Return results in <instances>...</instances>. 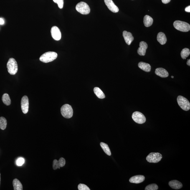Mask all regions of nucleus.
Here are the masks:
<instances>
[{
  "label": "nucleus",
  "mask_w": 190,
  "mask_h": 190,
  "mask_svg": "<svg viewBox=\"0 0 190 190\" xmlns=\"http://www.w3.org/2000/svg\"><path fill=\"white\" fill-rule=\"evenodd\" d=\"M7 67L9 73L12 75L17 73L18 70V64L16 60L13 58L9 59L7 63Z\"/></svg>",
  "instance_id": "nucleus-2"
},
{
  "label": "nucleus",
  "mask_w": 190,
  "mask_h": 190,
  "mask_svg": "<svg viewBox=\"0 0 190 190\" xmlns=\"http://www.w3.org/2000/svg\"><path fill=\"white\" fill-rule=\"evenodd\" d=\"M25 160L24 158H18L16 161V164L19 166H21L24 164Z\"/></svg>",
  "instance_id": "nucleus-30"
},
{
  "label": "nucleus",
  "mask_w": 190,
  "mask_h": 190,
  "mask_svg": "<svg viewBox=\"0 0 190 190\" xmlns=\"http://www.w3.org/2000/svg\"><path fill=\"white\" fill-rule=\"evenodd\" d=\"M104 2L107 8L112 12L114 13L118 12L119 8L114 3L112 0H104Z\"/></svg>",
  "instance_id": "nucleus-11"
},
{
  "label": "nucleus",
  "mask_w": 190,
  "mask_h": 190,
  "mask_svg": "<svg viewBox=\"0 0 190 190\" xmlns=\"http://www.w3.org/2000/svg\"><path fill=\"white\" fill-rule=\"evenodd\" d=\"M61 113L64 118L69 119L73 115V110L70 105L66 104L61 107Z\"/></svg>",
  "instance_id": "nucleus-4"
},
{
  "label": "nucleus",
  "mask_w": 190,
  "mask_h": 190,
  "mask_svg": "<svg viewBox=\"0 0 190 190\" xmlns=\"http://www.w3.org/2000/svg\"><path fill=\"white\" fill-rule=\"evenodd\" d=\"M162 156L158 153H151L146 157V160L149 162L157 163L161 161Z\"/></svg>",
  "instance_id": "nucleus-7"
},
{
  "label": "nucleus",
  "mask_w": 190,
  "mask_h": 190,
  "mask_svg": "<svg viewBox=\"0 0 190 190\" xmlns=\"http://www.w3.org/2000/svg\"><path fill=\"white\" fill-rule=\"evenodd\" d=\"M5 21L2 18H0V25H3L4 24Z\"/></svg>",
  "instance_id": "nucleus-33"
},
{
  "label": "nucleus",
  "mask_w": 190,
  "mask_h": 190,
  "mask_svg": "<svg viewBox=\"0 0 190 190\" xmlns=\"http://www.w3.org/2000/svg\"><path fill=\"white\" fill-rule=\"evenodd\" d=\"M76 9L78 12L83 15H87L90 12V8L88 5L86 3L82 1L77 4Z\"/></svg>",
  "instance_id": "nucleus-6"
},
{
  "label": "nucleus",
  "mask_w": 190,
  "mask_h": 190,
  "mask_svg": "<svg viewBox=\"0 0 190 190\" xmlns=\"http://www.w3.org/2000/svg\"><path fill=\"white\" fill-rule=\"evenodd\" d=\"M13 185L14 190H22L23 186L19 180L15 178L13 181Z\"/></svg>",
  "instance_id": "nucleus-21"
},
{
  "label": "nucleus",
  "mask_w": 190,
  "mask_h": 190,
  "mask_svg": "<svg viewBox=\"0 0 190 190\" xmlns=\"http://www.w3.org/2000/svg\"><path fill=\"white\" fill-rule=\"evenodd\" d=\"M138 67L144 71L146 72H150L151 70V66L149 64L146 63L141 62L139 63Z\"/></svg>",
  "instance_id": "nucleus-18"
},
{
  "label": "nucleus",
  "mask_w": 190,
  "mask_h": 190,
  "mask_svg": "<svg viewBox=\"0 0 190 190\" xmlns=\"http://www.w3.org/2000/svg\"><path fill=\"white\" fill-rule=\"evenodd\" d=\"M148 46L146 42L141 41L140 42V47L137 50L138 54L140 56H144L146 53Z\"/></svg>",
  "instance_id": "nucleus-13"
},
{
  "label": "nucleus",
  "mask_w": 190,
  "mask_h": 190,
  "mask_svg": "<svg viewBox=\"0 0 190 190\" xmlns=\"http://www.w3.org/2000/svg\"><path fill=\"white\" fill-rule=\"evenodd\" d=\"M132 117L134 121L138 124H143L146 121V119L144 115L140 112H133Z\"/></svg>",
  "instance_id": "nucleus-8"
},
{
  "label": "nucleus",
  "mask_w": 190,
  "mask_h": 190,
  "mask_svg": "<svg viewBox=\"0 0 190 190\" xmlns=\"http://www.w3.org/2000/svg\"><path fill=\"white\" fill-rule=\"evenodd\" d=\"M145 176L142 175H138L132 177L129 180L130 182L131 183H138L143 182L145 180Z\"/></svg>",
  "instance_id": "nucleus-15"
},
{
  "label": "nucleus",
  "mask_w": 190,
  "mask_h": 190,
  "mask_svg": "<svg viewBox=\"0 0 190 190\" xmlns=\"http://www.w3.org/2000/svg\"><path fill=\"white\" fill-rule=\"evenodd\" d=\"M144 24V26L146 27H149L151 26L153 22V18L150 17L149 16L146 15L144 18L143 20Z\"/></svg>",
  "instance_id": "nucleus-20"
},
{
  "label": "nucleus",
  "mask_w": 190,
  "mask_h": 190,
  "mask_svg": "<svg viewBox=\"0 0 190 190\" xmlns=\"http://www.w3.org/2000/svg\"><path fill=\"white\" fill-rule=\"evenodd\" d=\"M0 181H1V174H0Z\"/></svg>",
  "instance_id": "nucleus-36"
},
{
  "label": "nucleus",
  "mask_w": 190,
  "mask_h": 190,
  "mask_svg": "<svg viewBox=\"0 0 190 190\" xmlns=\"http://www.w3.org/2000/svg\"><path fill=\"white\" fill-rule=\"evenodd\" d=\"M173 77H173V76H171V78H173Z\"/></svg>",
  "instance_id": "nucleus-35"
},
{
  "label": "nucleus",
  "mask_w": 190,
  "mask_h": 190,
  "mask_svg": "<svg viewBox=\"0 0 190 190\" xmlns=\"http://www.w3.org/2000/svg\"><path fill=\"white\" fill-rule=\"evenodd\" d=\"M177 102L178 105L182 110L188 111L190 109V103L187 99L182 96L179 95L177 97Z\"/></svg>",
  "instance_id": "nucleus-5"
},
{
  "label": "nucleus",
  "mask_w": 190,
  "mask_h": 190,
  "mask_svg": "<svg viewBox=\"0 0 190 190\" xmlns=\"http://www.w3.org/2000/svg\"><path fill=\"white\" fill-rule=\"evenodd\" d=\"M94 93L97 96L99 99H104L105 98V96L103 92L98 87H96L94 89Z\"/></svg>",
  "instance_id": "nucleus-22"
},
{
  "label": "nucleus",
  "mask_w": 190,
  "mask_h": 190,
  "mask_svg": "<svg viewBox=\"0 0 190 190\" xmlns=\"http://www.w3.org/2000/svg\"><path fill=\"white\" fill-rule=\"evenodd\" d=\"M155 73L156 75L163 78H165L168 77L169 73L166 69L162 68H159L156 69Z\"/></svg>",
  "instance_id": "nucleus-16"
},
{
  "label": "nucleus",
  "mask_w": 190,
  "mask_h": 190,
  "mask_svg": "<svg viewBox=\"0 0 190 190\" xmlns=\"http://www.w3.org/2000/svg\"><path fill=\"white\" fill-rule=\"evenodd\" d=\"M185 10L187 12H190V6H189L187 7L185 9Z\"/></svg>",
  "instance_id": "nucleus-32"
},
{
  "label": "nucleus",
  "mask_w": 190,
  "mask_h": 190,
  "mask_svg": "<svg viewBox=\"0 0 190 190\" xmlns=\"http://www.w3.org/2000/svg\"><path fill=\"white\" fill-rule=\"evenodd\" d=\"M169 185L171 188L175 189H181L183 186L182 183L176 180L170 181L169 182Z\"/></svg>",
  "instance_id": "nucleus-17"
},
{
  "label": "nucleus",
  "mask_w": 190,
  "mask_h": 190,
  "mask_svg": "<svg viewBox=\"0 0 190 190\" xmlns=\"http://www.w3.org/2000/svg\"><path fill=\"white\" fill-rule=\"evenodd\" d=\"M171 0H162V2L164 4H167L171 1Z\"/></svg>",
  "instance_id": "nucleus-31"
},
{
  "label": "nucleus",
  "mask_w": 190,
  "mask_h": 190,
  "mask_svg": "<svg viewBox=\"0 0 190 190\" xmlns=\"http://www.w3.org/2000/svg\"><path fill=\"white\" fill-rule=\"evenodd\" d=\"M66 164L65 160L64 158H61L59 161L54 160L53 162V167L54 170H57L58 168L59 169L60 167H62L65 166Z\"/></svg>",
  "instance_id": "nucleus-12"
},
{
  "label": "nucleus",
  "mask_w": 190,
  "mask_h": 190,
  "mask_svg": "<svg viewBox=\"0 0 190 190\" xmlns=\"http://www.w3.org/2000/svg\"><path fill=\"white\" fill-rule=\"evenodd\" d=\"M7 122L6 119L4 117H0V129L4 130L7 126Z\"/></svg>",
  "instance_id": "nucleus-26"
},
{
  "label": "nucleus",
  "mask_w": 190,
  "mask_h": 190,
  "mask_svg": "<svg viewBox=\"0 0 190 190\" xmlns=\"http://www.w3.org/2000/svg\"><path fill=\"white\" fill-rule=\"evenodd\" d=\"M21 106L23 113H27L28 112L29 108V101L27 96H24L21 99Z\"/></svg>",
  "instance_id": "nucleus-9"
},
{
  "label": "nucleus",
  "mask_w": 190,
  "mask_h": 190,
  "mask_svg": "<svg viewBox=\"0 0 190 190\" xmlns=\"http://www.w3.org/2000/svg\"><path fill=\"white\" fill-rule=\"evenodd\" d=\"M2 100L3 103L5 105L9 106L11 104V101L9 96L7 93H5L3 95Z\"/></svg>",
  "instance_id": "nucleus-24"
},
{
  "label": "nucleus",
  "mask_w": 190,
  "mask_h": 190,
  "mask_svg": "<svg viewBox=\"0 0 190 190\" xmlns=\"http://www.w3.org/2000/svg\"><path fill=\"white\" fill-rule=\"evenodd\" d=\"M57 57V53L53 52H46L39 58V60L43 62L47 63L54 61Z\"/></svg>",
  "instance_id": "nucleus-1"
},
{
  "label": "nucleus",
  "mask_w": 190,
  "mask_h": 190,
  "mask_svg": "<svg viewBox=\"0 0 190 190\" xmlns=\"http://www.w3.org/2000/svg\"><path fill=\"white\" fill-rule=\"evenodd\" d=\"M100 145L102 150L108 156H111V151L108 145L103 142H101L100 143Z\"/></svg>",
  "instance_id": "nucleus-23"
},
{
  "label": "nucleus",
  "mask_w": 190,
  "mask_h": 190,
  "mask_svg": "<svg viewBox=\"0 0 190 190\" xmlns=\"http://www.w3.org/2000/svg\"><path fill=\"white\" fill-rule=\"evenodd\" d=\"M175 28L182 32H188L190 30V25L188 23L180 21H176L173 23Z\"/></svg>",
  "instance_id": "nucleus-3"
},
{
  "label": "nucleus",
  "mask_w": 190,
  "mask_h": 190,
  "mask_svg": "<svg viewBox=\"0 0 190 190\" xmlns=\"http://www.w3.org/2000/svg\"><path fill=\"white\" fill-rule=\"evenodd\" d=\"M78 189L79 190H90L88 186L84 184H80L78 186Z\"/></svg>",
  "instance_id": "nucleus-29"
},
{
  "label": "nucleus",
  "mask_w": 190,
  "mask_h": 190,
  "mask_svg": "<svg viewBox=\"0 0 190 190\" xmlns=\"http://www.w3.org/2000/svg\"><path fill=\"white\" fill-rule=\"evenodd\" d=\"M51 33L53 39L55 40L59 41L61 38V33L60 30L57 26H53L52 27Z\"/></svg>",
  "instance_id": "nucleus-10"
},
{
  "label": "nucleus",
  "mask_w": 190,
  "mask_h": 190,
  "mask_svg": "<svg viewBox=\"0 0 190 190\" xmlns=\"http://www.w3.org/2000/svg\"><path fill=\"white\" fill-rule=\"evenodd\" d=\"M123 36L126 44L128 45H130L134 40L133 35L131 32L124 31L123 32Z\"/></svg>",
  "instance_id": "nucleus-14"
},
{
  "label": "nucleus",
  "mask_w": 190,
  "mask_h": 190,
  "mask_svg": "<svg viewBox=\"0 0 190 190\" xmlns=\"http://www.w3.org/2000/svg\"><path fill=\"white\" fill-rule=\"evenodd\" d=\"M157 40L162 45H164L166 44L167 41V39L165 34L162 32H160L157 36Z\"/></svg>",
  "instance_id": "nucleus-19"
},
{
  "label": "nucleus",
  "mask_w": 190,
  "mask_h": 190,
  "mask_svg": "<svg viewBox=\"0 0 190 190\" xmlns=\"http://www.w3.org/2000/svg\"><path fill=\"white\" fill-rule=\"evenodd\" d=\"M158 187L156 184H151L146 186L145 188V190H157Z\"/></svg>",
  "instance_id": "nucleus-27"
},
{
  "label": "nucleus",
  "mask_w": 190,
  "mask_h": 190,
  "mask_svg": "<svg viewBox=\"0 0 190 190\" xmlns=\"http://www.w3.org/2000/svg\"><path fill=\"white\" fill-rule=\"evenodd\" d=\"M53 1L58 5L60 9H61L63 8L64 4V0H53Z\"/></svg>",
  "instance_id": "nucleus-28"
},
{
  "label": "nucleus",
  "mask_w": 190,
  "mask_h": 190,
  "mask_svg": "<svg viewBox=\"0 0 190 190\" xmlns=\"http://www.w3.org/2000/svg\"><path fill=\"white\" fill-rule=\"evenodd\" d=\"M190 54V51L189 49L185 48L182 50L181 53V57L183 59H186V58L189 57Z\"/></svg>",
  "instance_id": "nucleus-25"
},
{
  "label": "nucleus",
  "mask_w": 190,
  "mask_h": 190,
  "mask_svg": "<svg viewBox=\"0 0 190 190\" xmlns=\"http://www.w3.org/2000/svg\"><path fill=\"white\" fill-rule=\"evenodd\" d=\"M187 64L188 66H190V59H188V61L187 62Z\"/></svg>",
  "instance_id": "nucleus-34"
}]
</instances>
